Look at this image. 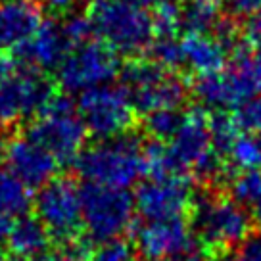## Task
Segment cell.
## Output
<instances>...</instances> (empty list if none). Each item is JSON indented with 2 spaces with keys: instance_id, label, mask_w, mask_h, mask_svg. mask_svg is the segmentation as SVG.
I'll return each mask as SVG.
<instances>
[{
  "instance_id": "27",
  "label": "cell",
  "mask_w": 261,
  "mask_h": 261,
  "mask_svg": "<svg viewBox=\"0 0 261 261\" xmlns=\"http://www.w3.org/2000/svg\"><path fill=\"white\" fill-rule=\"evenodd\" d=\"M150 56L155 64H160L163 69H179L182 67V48L180 41L175 37H160L155 42L150 44Z\"/></svg>"
},
{
  "instance_id": "38",
  "label": "cell",
  "mask_w": 261,
  "mask_h": 261,
  "mask_svg": "<svg viewBox=\"0 0 261 261\" xmlns=\"http://www.w3.org/2000/svg\"><path fill=\"white\" fill-rule=\"evenodd\" d=\"M250 207H252L253 219H255L261 225V190H259V194L255 196V200H253L252 204H250Z\"/></svg>"
},
{
  "instance_id": "41",
  "label": "cell",
  "mask_w": 261,
  "mask_h": 261,
  "mask_svg": "<svg viewBox=\"0 0 261 261\" xmlns=\"http://www.w3.org/2000/svg\"><path fill=\"white\" fill-rule=\"evenodd\" d=\"M0 261H14V257L10 255V252H6L2 246H0Z\"/></svg>"
},
{
  "instance_id": "7",
  "label": "cell",
  "mask_w": 261,
  "mask_h": 261,
  "mask_svg": "<svg viewBox=\"0 0 261 261\" xmlns=\"http://www.w3.org/2000/svg\"><path fill=\"white\" fill-rule=\"evenodd\" d=\"M83 230L92 244L119 238L135 223V200L127 188L85 182L79 188Z\"/></svg>"
},
{
  "instance_id": "22",
  "label": "cell",
  "mask_w": 261,
  "mask_h": 261,
  "mask_svg": "<svg viewBox=\"0 0 261 261\" xmlns=\"http://www.w3.org/2000/svg\"><path fill=\"white\" fill-rule=\"evenodd\" d=\"M230 162L242 171H259L261 169V135L246 133L237 137L228 150Z\"/></svg>"
},
{
  "instance_id": "40",
  "label": "cell",
  "mask_w": 261,
  "mask_h": 261,
  "mask_svg": "<svg viewBox=\"0 0 261 261\" xmlns=\"http://www.w3.org/2000/svg\"><path fill=\"white\" fill-rule=\"evenodd\" d=\"M219 261H244L242 255H232V253H223Z\"/></svg>"
},
{
  "instance_id": "13",
  "label": "cell",
  "mask_w": 261,
  "mask_h": 261,
  "mask_svg": "<svg viewBox=\"0 0 261 261\" xmlns=\"http://www.w3.org/2000/svg\"><path fill=\"white\" fill-rule=\"evenodd\" d=\"M0 158L27 188L44 187L58 173V160L25 135L0 133Z\"/></svg>"
},
{
  "instance_id": "4",
  "label": "cell",
  "mask_w": 261,
  "mask_h": 261,
  "mask_svg": "<svg viewBox=\"0 0 261 261\" xmlns=\"http://www.w3.org/2000/svg\"><path fill=\"white\" fill-rule=\"evenodd\" d=\"M192 92L202 104L212 108H238L261 96V58L246 44H238L230 67L217 73L198 75Z\"/></svg>"
},
{
  "instance_id": "11",
  "label": "cell",
  "mask_w": 261,
  "mask_h": 261,
  "mask_svg": "<svg viewBox=\"0 0 261 261\" xmlns=\"http://www.w3.org/2000/svg\"><path fill=\"white\" fill-rule=\"evenodd\" d=\"M35 213L58 244H67L83 237L79 188L67 177H54L41 188L35 198Z\"/></svg>"
},
{
  "instance_id": "31",
  "label": "cell",
  "mask_w": 261,
  "mask_h": 261,
  "mask_svg": "<svg viewBox=\"0 0 261 261\" xmlns=\"http://www.w3.org/2000/svg\"><path fill=\"white\" fill-rule=\"evenodd\" d=\"M246 44L255 56L261 58V12L250 16L246 25Z\"/></svg>"
},
{
  "instance_id": "28",
  "label": "cell",
  "mask_w": 261,
  "mask_h": 261,
  "mask_svg": "<svg viewBox=\"0 0 261 261\" xmlns=\"http://www.w3.org/2000/svg\"><path fill=\"white\" fill-rule=\"evenodd\" d=\"M62 23H64V31L67 35V39L71 41L73 46H81L85 42H89L92 39V35L96 33L90 16L89 14H81V12L67 14V19Z\"/></svg>"
},
{
  "instance_id": "37",
  "label": "cell",
  "mask_w": 261,
  "mask_h": 261,
  "mask_svg": "<svg viewBox=\"0 0 261 261\" xmlns=\"http://www.w3.org/2000/svg\"><path fill=\"white\" fill-rule=\"evenodd\" d=\"M169 261H207L204 253H194V252H187L182 253V255H177V257H173Z\"/></svg>"
},
{
  "instance_id": "36",
  "label": "cell",
  "mask_w": 261,
  "mask_h": 261,
  "mask_svg": "<svg viewBox=\"0 0 261 261\" xmlns=\"http://www.w3.org/2000/svg\"><path fill=\"white\" fill-rule=\"evenodd\" d=\"M12 225H14V219L10 215H2L0 213V242H4L8 238L10 230H12Z\"/></svg>"
},
{
  "instance_id": "23",
  "label": "cell",
  "mask_w": 261,
  "mask_h": 261,
  "mask_svg": "<svg viewBox=\"0 0 261 261\" xmlns=\"http://www.w3.org/2000/svg\"><path fill=\"white\" fill-rule=\"evenodd\" d=\"M152 14L154 33L158 37H175L182 25V6L177 0H160Z\"/></svg>"
},
{
  "instance_id": "35",
  "label": "cell",
  "mask_w": 261,
  "mask_h": 261,
  "mask_svg": "<svg viewBox=\"0 0 261 261\" xmlns=\"http://www.w3.org/2000/svg\"><path fill=\"white\" fill-rule=\"evenodd\" d=\"M12 71H16V60L14 56H8L6 52L0 50V81L4 77H8Z\"/></svg>"
},
{
  "instance_id": "17",
  "label": "cell",
  "mask_w": 261,
  "mask_h": 261,
  "mask_svg": "<svg viewBox=\"0 0 261 261\" xmlns=\"http://www.w3.org/2000/svg\"><path fill=\"white\" fill-rule=\"evenodd\" d=\"M42 23L37 0H0V50H16Z\"/></svg>"
},
{
  "instance_id": "5",
  "label": "cell",
  "mask_w": 261,
  "mask_h": 261,
  "mask_svg": "<svg viewBox=\"0 0 261 261\" xmlns=\"http://www.w3.org/2000/svg\"><path fill=\"white\" fill-rule=\"evenodd\" d=\"M192 227L212 255H223L252 234V219L234 198L200 196L192 202Z\"/></svg>"
},
{
  "instance_id": "3",
  "label": "cell",
  "mask_w": 261,
  "mask_h": 261,
  "mask_svg": "<svg viewBox=\"0 0 261 261\" xmlns=\"http://www.w3.org/2000/svg\"><path fill=\"white\" fill-rule=\"evenodd\" d=\"M167 152L177 175L192 173L196 179L205 182L230 179L227 167L221 163L219 152L212 144L210 115L200 108L182 115L180 127L167 146Z\"/></svg>"
},
{
  "instance_id": "10",
  "label": "cell",
  "mask_w": 261,
  "mask_h": 261,
  "mask_svg": "<svg viewBox=\"0 0 261 261\" xmlns=\"http://www.w3.org/2000/svg\"><path fill=\"white\" fill-rule=\"evenodd\" d=\"M77 114L96 139H114L135 127V108L123 87L100 85L83 90L77 100Z\"/></svg>"
},
{
  "instance_id": "25",
  "label": "cell",
  "mask_w": 261,
  "mask_h": 261,
  "mask_svg": "<svg viewBox=\"0 0 261 261\" xmlns=\"http://www.w3.org/2000/svg\"><path fill=\"white\" fill-rule=\"evenodd\" d=\"M210 135H212V144L217 152H228L232 142L238 137V125L234 117L217 112L210 115Z\"/></svg>"
},
{
  "instance_id": "16",
  "label": "cell",
  "mask_w": 261,
  "mask_h": 261,
  "mask_svg": "<svg viewBox=\"0 0 261 261\" xmlns=\"http://www.w3.org/2000/svg\"><path fill=\"white\" fill-rule=\"evenodd\" d=\"M73 48L75 46L67 39L62 21L42 19V23L31 39L16 48V56L25 65L48 71V69H58Z\"/></svg>"
},
{
  "instance_id": "18",
  "label": "cell",
  "mask_w": 261,
  "mask_h": 261,
  "mask_svg": "<svg viewBox=\"0 0 261 261\" xmlns=\"http://www.w3.org/2000/svg\"><path fill=\"white\" fill-rule=\"evenodd\" d=\"M182 64L196 75L217 73L225 67L227 48L205 33H187L180 39Z\"/></svg>"
},
{
  "instance_id": "30",
  "label": "cell",
  "mask_w": 261,
  "mask_h": 261,
  "mask_svg": "<svg viewBox=\"0 0 261 261\" xmlns=\"http://www.w3.org/2000/svg\"><path fill=\"white\" fill-rule=\"evenodd\" d=\"M238 129H244L246 133L261 135V96L252 98L237 108L234 114Z\"/></svg>"
},
{
  "instance_id": "12",
  "label": "cell",
  "mask_w": 261,
  "mask_h": 261,
  "mask_svg": "<svg viewBox=\"0 0 261 261\" xmlns=\"http://www.w3.org/2000/svg\"><path fill=\"white\" fill-rule=\"evenodd\" d=\"M121 71L119 56L110 44L89 41L75 46L58 67V83L67 92H83L108 85Z\"/></svg>"
},
{
  "instance_id": "26",
  "label": "cell",
  "mask_w": 261,
  "mask_h": 261,
  "mask_svg": "<svg viewBox=\"0 0 261 261\" xmlns=\"http://www.w3.org/2000/svg\"><path fill=\"white\" fill-rule=\"evenodd\" d=\"M92 253V242L89 238H77L73 242L60 244L54 250H46L33 261H89Z\"/></svg>"
},
{
  "instance_id": "2",
  "label": "cell",
  "mask_w": 261,
  "mask_h": 261,
  "mask_svg": "<svg viewBox=\"0 0 261 261\" xmlns=\"http://www.w3.org/2000/svg\"><path fill=\"white\" fill-rule=\"evenodd\" d=\"M87 133L89 130L77 114L71 98L56 92L23 129L25 137L46 148L60 165L75 163L85 146Z\"/></svg>"
},
{
  "instance_id": "24",
  "label": "cell",
  "mask_w": 261,
  "mask_h": 261,
  "mask_svg": "<svg viewBox=\"0 0 261 261\" xmlns=\"http://www.w3.org/2000/svg\"><path fill=\"white\" fill-rule=\"evenodd\" d=\"M182 115L177 110H155L146 114L144 129L154 140H169L179 130Z\"/></svg>"
},
{
  "instance_id": "39",
  "label": "cell",
  "mask_w": 261,
  "mask_h": 261,
  "mask_svg": "<svg viewBox=\"0 0 261 261\" xmlns=\"http://www.w3.org/2000/svg\"><path fill=\"white\" fill-rule=\"evenodd\" d=\"M125 2H129L133 6H137V8H142V10H152L160 2V0H125Z\"/></svg>"
},
{
  "instance_id": "21",
  "label": "cell",
  "mask_w": 261,
  "mask_h": 261,
  "mask_svg": "<svg viewBox=\"0 0 261 261\" xmlns=\"http://www.w3.org/2000/svg\"><path fill=\"white\" fill-rule=\"evenodd\" d=\"M221 19V0H190L182 8V25L188 33H207Z\"/></svg>"
},
{
  "instance_id": "19",
  "label": "cell",
  "mask_w": 261,
  "mask_h": 261,
  "mask_svg": "<svg viewBox=\"0 0 261 261\" xmlns=\"http://www.w3.org/2000/svg\"><path fill=\"white\" fill-rule=\"evenodd\" d=\"M50 234L37 215H19L14 219L8 238V252L17 261H33L50 248Z\"/></svg>"
},
{
  "instance_id": "32",
  "label": "cell",
  "mask_w": 261,
  "mask_h": 261,
  "mask_svg": "<svg viewBox=\"0 0 261 261\" xmlns=\"http://www.w3.org/2000/svg\"><path fill=\"white\" fill-rule=\"evenodd\" d=\"M227 4V8L234 16H246L250 17L253 14L261 12V0H221Z\"/></svg>"
},
{
  "instance_id": "34",
  "label": "cell",
  "mask_w": 261,
  "mask_h": 261,
  "mask_svg": "<svg viewBox=\"0 0 261 261\" xmlns=\"http://www.w3.org/2000/svg\"><path fill=\"white\" fill-rule=\"evenodd\" d=\"M242 259L261 261V230L255 234H250L242 242Z\"/></svg>"
},
{
  "instance_id": "9",
  "label": "cell",
  "mask_w": 261,
  "mask_h": 261,
  "mask_svg": "<svg viewBox=\"0 0 261 261\" xmlns=\"http://www.w3.org/2000/svg\"><path fill=\"white\" fill-rule=\"evenodd\" d=\"M54 94V83L39 67L21 65L0 81V133L31 119Z\"/></svg>"
},
{
  "instance_id": "29",
  "label": "cell",
  "mask_w": 261,
  "mask_h": 261,
  "mask_svg": "<svg viewBox=\"0 0 261 261\" xmlns=\"http://www.w3.org/2000/svg\"><path fill=\"white\" fill-rule=\"evenodd\" d=\"M89 261H135V250L125 240H108L92 250Z\"/></svg>"
},
{
  "instance_id": "8",
  "label": "cell",
  "mask_w": 261,
  "mask_h": 261,
  "mask_svg": "<svg viewBox=\"0 0 261 261\" xmlns=\"http://www.w3.org/2000/svg\"><path fill=\"white\" fill-rule=\"evenodd\" d=\"M121 87L127 90L130 104L139 114L155 110H177L187 100V85L179 75L167 73L154 60H130L123 65Z\"/></svg>"
},
{
  "instance_id": "6",
  "label": "cell",
  "mask_w": 261,
  "mask_h": 261,
  "mask_svg": "<svg viewBox=\"0 0 261 261\" xmlns=\"http://www.w3.org/2000/svg\"><path fill=\"white\" fill-rule=\"evenodd\" d=\"M89 16L94 31L115 52L135 56L154 41L152 16L125 0H92Z\"/></svg>"
},
{
  "instance_id": "20",
  "label": "cell",
  "mask_w": 261,
  "mask_h": 261,
  "mask_svg": "<svg viewBox=\"0 0 261 261\" xmlns=\"http://www.w3.org/2000/svg\"><path fill=\"white\" fill-rule=\"evenodd\" d=\"M31 207L29 188L0 163V213L10 217H19Z\"/></svg>"
},
{
  "instance_id": "33",
  "label": "cell",
  "mask_w": 261,
  "mask_h": 261,
  "mask_svg": "<svg viewBox=\"0 0 261 261\" xmlns=\"http://www.w3.org/2000/svg\"><path fill=\"white\" fill-rule=\"evenodd\" d=\"M41 8H46L52 14H73L83 0H37Z\"/></svg>"
},
{
  "instance_id": "14",
  "label": "cell",
  "mask_w": 261,
  "mask_h": 261,
  "mask_svg": "<svg viewBox=\"0 0 261 261\" xmlns=\"http://www.w3.org/2000/svg\"><path fill=\"white\" fill-rule=\"evenodd\" d=\"M192 187L185 175L150 179L135 194V207L146 221L173 219L192 207Z\"/></svg>"
},
{
  "instance_id": "1",
  "label": "cell",
  "mask_w": 261,
  "mask_h": 261,
  "mask_svg": "<svg viewBox=\"0 0 261 261\" xmlns=\"http://www.w3.org/2000/svg\"><path fill=\"white\" fill-rule=\"evenodd\" d=\"M75 169L87 182L129 188L140 179V175H144L139 137L129 130L83 148L75 160Z\"/></svg>"
},
{
  "instance_id": "15",
  "label": "cell",
  "mask_w": 261,
  "mask_h": 261,
  "mask_svg": "<svg viewBox=\"0 0 261 261\" xmlns=\"http://www.w3.org/2000/svg\"><path fill=\"white\" fill-rule=\"evenodd\" d=\"M137 250L146 261H169L190 252L192 232L180 217L148 221L137 230Z\"/></svg>"
}]
</instances>
